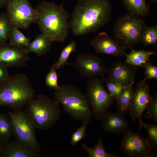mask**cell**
Masks as SVG:
<instances>
[{"instance_id": "16", "label": "cell", "mask_w": 157, "mask_h": 157, "mask_svg": "<svg viewBox=\"0 0 157 157\" xmlns=\"http://www.w3.org/2000/svg\"><path fill=\"white\" fill-rule=\"evenodd\" d=\"M101 121L103 129L107 132L119 135L129 129V123L124 113L119 111L114 113L107 112Z\"/></svg>"}, {"instance_id": "12", "label": "cell", "mask_w": 157, "mask_h": 157, "mask_svg": "<svg viewBox=\"0 0 157 157\" xmlns=\"http://www.w3.org/2000/svg\"><path fill=\"white\" fill-rule=\"evenodd\" d=\"M150 90L148 84L143 79L136 84L133 89V99L129 111L132 121L138 120L139 131L144 123L141 120L142 115L151 98Z\"/></svg>"}, {"instance_id": "30", "label": "cell", "mask_w": 157, "mask_h": 157, "mask_svg": "<svg viewBox=\"0 0 157 157\" xmlns=\"http://www.w3.org/2000/svg\"><path fill=\"white\" fill-rule=\"evenodd\" d=\"M142 127L146 130V137L153 149H157V124H148L144 123Z\"/></svg>"}, {"instance_id": "11", "label": "cell", "mask_w": 157, "mask_h": 157, "mask_svg": "<svg viewBox=\"0 0 157 157\" xmlns=\"http://www.w3.org/2000/svg\"><path fill=\"white\" fill-rule=\"evenodd\" d=\"M78 73L89 79L103 76L107 69L101 58L94 55L81 53L76 57L74 64Z\"/></svg>"}, {"instance_id": "24", "label": "cell", "mask_w": 157, "mask_h": 157, "mask_svg": "<svg viewBox=\"0 0 157 157\" xmlns=\"http://www.w3.org/2000/svg\"><path fill=\"white\" fill-rule=\"evenodd\" d=\"M12 27L10 20L7 13H0V44L6 43L9 39Z\"/></svg>"}, {"instance_id": "2", "label": "cell", "mask_w": 157, "mask_h": 157, "mask_svg": "<svg viewBox=\"0 0 157 157\" xmlns=\"http://www.w3.org/2000/svg\"><path fill=\"white\" fill-rule=\"evenodd\" d=\"M35 8L38 12L35 23L42 33L53 42H65L68 35L69 15L63 4L59 5L44 0Z\"/></svg>"}, {"instance_id": "4", "label": "cell", "mask_w": 157, "mask_h": 157, "mask_svg": "<svg viewBox=\"0 0 157 157\" xmlns=\"http://www.w3.org/2000/svg\"><path fill=\"white\" fill-rule=\"evenodd\" d=\"M54 100L61 104L64 112L72 119L82 122L89 121L92 116L88 100L85 94L72 85H60L53 92Z\"/></svg>"}, {"instance_id": "37", "label": "cell", "mask_w": 157, "mask_h": 157, "mask_svg": "<svg viewBox=\"0 0 157 157\" xmlns=\"http://www.w3.org/2000/svg\"><path fill=\"white\" fill-rule=\"evenodd\" d=\"M150 1L153 3H157V0H149Z\"/></svg>"}, {"instance_id": "26", "label": "cell", "mask_w": 157, "mask_h": 157, "mask_svg": "<svg viewBox=\"0 0 157 157\" xmlns=\"http://www.w3.org/2000/svg\"><path fill=\"white\" fill-rule=\"evenodd\" d=\"M157 26H147V25L144 30L141 42L144 46L154 45L157 47Z\"/></svg>"}, {"instance_id": "10", "label": "cell", "mask_w": 157, "mask_h": 157, "mask_svg": "<svg viewBox=\"0 0 157 157\" xmlns=\"http://www.w3.org/2000/svg\"><path fill=\"white\" fill-rule=\"evenodd\" d=\"M120 149L122 154L130 157H152L156 156L147 138L129 129L124 133Z\"/></svg>"}, {"instance_id": "25", "label": "cell", "mask_w": 157, "mask_h": 157, "mask_svg": "<svg viewBox=\"0 0 157 157\" xmlns=\"http://www.w3.org/2000/svg\"><path fill=\"white\" fill-rule=\"evenodd\" d=\"M9 44L16 47L23 48L30 42V38L26 37L18 28L13 27L9 38Z\"/></svg>"}, {"instance_id": "27", "label": "cell", "mask_w": 157, "mask_h": 157, "mask_svg": "<svg viewBox=\"0 0 157 157\" xmlns=\"http://www.w3.org/2000/svg\"><path fill=\"white\" fill-rule=\"evenodd\" d=\"M76 48V42L72 41L63 49L58 60L56 62V69L63 68L65 64H67V60L69 55L72 52H75Z\"/></svg>"}, {"instance_id": "22", "label": "cell", "mask_w": 157, "mask_h": 157, "mask_svg": "<svg viewBox=\"0 0 157 157\" xmlns=\"http://www.w3.org/2000/svg\"><path fill=\"white\" fill-rule=\"evenodd\" d=\"M12 135V126L9 116L0 113V140L4 143L10 140Z\"/></svg>"}, {"instance_id": "7", "label": "cell", "mask_w": 157, "mask_h": 157, "mask_svg": "<svg viewBox=\"0 0 157 157\" xmlns=\"http://www.w3.org/2000/svg\"><path fill=\"white\" fill-rule=\"evenodd\" d=\"M12 123L13 135L15 140L40 152V146L36 138V128L26 110L9 111Z\"/></svg>"}, {"instance_id": "9", "label": "cell", "mask_w": 157, "mask_h": 157, "mask_svg": "<svg viewBox=\"0 0 157 157\" xmlns=\"http://www.w3.org/2000/svg\"><path fill=\"white\" fill-rule=\"evenodd\" d=\"M6 7L13 27L26 30L35 23L38 12L28 0H9Z\"/></svg>"}, {"instance_id": "19", "label": "cell", "mask_w": 157, "mask_h": 157, "mask_svg": "<svg viewBox=\"0 0 157 157\" xmlns=\"http://www.w3.org/2000/svg\"><path fill=\"white\" fill-rule=\"evenodd\" d=\"M122 3L130 14L141 17L149 15L150 6L145 0H122Z\"/></svg>"}, {"instance_id": "15", "label": "cell", "mask_w": 157, "mask_h": 157, "mask_svg": "<svg viewBox=\"0 0 157 157\" xmlns=\"http://www.w3.org/2000/svg\"><path fill=\"white\" fill-rule=\"evenodd\" d=\"M106 80L110 82L119 81L124 85L134 83L136 75V68L120 61H117L107 69Z\"/></svg>"}, {"instance_id": "1", "label": "cell", "mask_w": 157, "mask_h": 157, "mask_svg": "<svg viewBox=\"0 0 157 157\" xmlns=\"http://www.w3.org/2000/svg\"><path fill=\"white\" fill-rule=\"evenodd\" d=\"M111 14L109 0H79L71 15L69 28L76 36L96 32L110 22Z\"/></svg>"}, {"instance_id": "3", "label": "cell", "mask_w": 157, "mask_h": 157, "mask_svg": "<svg viewBox=\"0 0 157 157\" xmlns=\"http://www.w3.org/2000/svg\"><path fill=\"white\" fill-rule=\"evenodd\" d=\"M28 77L24 74L9 75L0 84V106L13 111L22 110L35 96Z\"/></svg>"}, {"instance_id": "14", "label": "cell", "mask_w": 157, "mask_h": 157, "mask_svg": "<svg viewBox=\"0 0 157 157\" xmlns=\"http://www.w3.org/2000/svg\"><path fill=\"white\" fill-rule=\"evenodd\" d=\"M31 60L24 47H18L9 43L0 44V62L8 67H22Z\"/></svg>"}, {"instance_id": "6", "label": "cell", "mask_w": 157, "mask_h": 157, "mask_svg": "<svg viewBox=\"0 0 157 157\" xmlns=\"http://www.w3.org/2000/svg\"><path fill=\"white\" fill-rule=\"evenodd\" d=\"M142 17L129 13L118 18L113 27L114 39L126 49L141 42L143 33L146 26Z\"/></svg>"}, {"instance_id": "17", "label": "cell", "mask_w": 157, "mask_h": 157, "mask_svg": "<svg viewBox=\"0 0 157 157\" xmlns=\"http://www.w3.org/2000/svg\"><path fill=\"white\" fill-rule=\"evenodd\" d=\"M40 152L17 141L9 140L4 143L1 157H37Z\"/></svg>"}, {"instance_id": "18", "label": "cell", "mask_w": 157, "mask_h": 157, "mask_svg": "<svg viewBox=\"0 0 157 157\" xmlns=\"http://www.w3.org/2000/svg\"><path fill=\"white\" fill-rule=\"evenodd\" d=\"M53 42L49 37L41 33L38 35L24 48L28 53L33 52L41 57L49 51Z\"/></svg>"}, {"instance_id": "28", "label": "cell", "mask_w": 157, "mask_h": 157, "mask_svg": "<svg viewBox=\"0 0 157 157\" xmlns=\"http://www.w3.org/2000/svg\"><path fill=\"white\" fill-rule=\"evenodd\" d=\"M56 62L51 66L49 73L46 75L45 84L49 89L54 90L60 87L58 83V75L56 72Z\"/></svg>"}, {"instance_id": "23", "label": "cell", "mask_w": 157, "mask_h": 157, "mask_svg": "<svg viewBox=\"0 0 157 157\" xmlns=\"http://www.w3.org/2000/svg\"><path fill=\"white\" fill-rule=\"evenodd\" d=\"M83 149L86 152L89 157H119L115 153H109L105 150L103 141L101 138L98 139L96 144L92 147L84 144L82 145Z\"/></svg>"}, {"instance_id": "34", "label": "cell", "mask_w": 157, "mask_h": 157, "mask_svg": "<svg viewBox=\"0 0 157 157\" xmlns=\"http://www.w3.org/2000/svg\"><path fill=\"white\" fill-rule=\"evenodd\" d=\"M5 64L0 62V84L4 82L9 76L7 68Z\"/></svg>"}, {"instance_id": "29", "label": "cell", "mask_w": 157, "mask_h": 157, "mask_svg": "<svg viewBox=\"0 0 157 157\" xmlns=\"http://www.w3.org/2000/svg\"><path fill=\"white\" fill-rule=\"evenodd\" d=\"M146 108L147 111L145 117L149 119L157 124V93L155 92L151 96Z\"/></svg>"}, {"instance_id": "33", "label": "cell", "mask_w": 157, "mask_h": 157, "mask_svg": "<svg viewBox=\"0 0 157 157\" xmlns=\"http://www.w3.org/2000/svg\"><path fill=\"white\" fill-rule=\"evenodd\" d=\"M144 68L145 77L143 79L146 81L152 79H157V67L154 65L149 60L142 65Z\"/></svg>"}, {"instance_id": "36", "label": "cell", "mask_w": 157, "mask_h": 157, "mask_svg": "<svg viewBox=\"0 0 157 157\" xmlns=\"http://www.w3.org/2000/svg\"><path fill=\"white\" fill-rule=\"evenodd\" d=\"M4 143L0 140V156Z\"/></svg>"}, {"instance_id": "38", "label": "cell", "mask_w": 157, "mask_h": 157, "mask_svg": "<svg viewBox=\"0 0 157 157\" xmlns=\"http://www.w3.org/2000/svg\"><path fill=\"white\" fill-rule=\"evenodd\" d=\"M78 1L79 0H77Z\"/></svg>"}, {"instance_id": "21", "label": "cell", "mask_w": 157, "mask_h": 157, "mask_svg": "<svg viewBox=\"0 0 157 157\" xmlns=\"http://www.w3.org/2000/svg\"><path fill=\"white\" fill-rule=\"evenodd\" d=\"M133 84L129 85L125 88L116 100L118 111L124 114L129 110L131 103Z\"/></svg>"}, {"instance_id": "31", "label": "cell", "mask_w": 157, "mask_h": 157, "mask_svg": "<svg viewBox=\"0 0 157 157\" xmlns=\"http://www.w3.org/2000/svg\"><path fill=\"white\" fill-rule=\"evenodd\" d=\"M102 77L106 82L105 86L107 88L108 91L115 100H116L122 91L129 85H124L119 81L108 82L104 76Z\"/></svg>"}, {"instance_id": "5", "label": "cell", "mask_w": 157, "mask_h": 157, "mask_svg": "<svg viewBox=\"0 0 157 157\" xmlns=\"http://www.w3.org/2000/svg\"><path fill=\"white\" fill-rule=\"evenodd\" d=\"M59 104L54 99L41 94L30 101L26 106V111L36 129H48L54 126L60 118Z\"/></svg>"}, {"instance_id": "8", "label": "cell", "mask_w": 157, "mask_h": 157, "mask_svg": "<svg viewBox=\"0 0 157 157\" xmlns=\"http://www.w3.org/2000/svg\"><path fill=\"white\" fill-rule=\"evenodd\" d=\"M104 80L95 77L89 80L85 95L90 106L92 115L101 120L115 100L104 88Z\"/></svg>"}, {"instance_id": "32", "label": "cell", "mask_w": 157, "mask_h": 157, "mask_svg": "<svg viewBox=\"0 0 157 157\" xmlns=\"http://www.w3.org/2000/svg\"><path fill=\"white\" fill-rule=\"evenodd\" d=\"M89 121H85L83 122L82 125L72 134L70 142L72 146H76L79 141L85 137Z\"/></svg>"}, {"instance_id": "13", "label": "cell", "mask_w": 157, "mask_h": 157, "mask_svg": "<svg viewBox=\"0 0 157 157\" xmlns=\"http://www.w3.org/2000/svg\"><path fill=\"white\" fill-rule=\"evenodd\" d=\"M90 44L97 53L118 57L126 54V49L105 32L99 33L91 40Z\"/></svg>"}, {"instance_id": "20", "label": "cell", "mask_w": 157, "mask_h": 157, "mask_svg": "<svg viewBox=\"0 0 157 157\" xmlns=\"http://www.w3.org/2000/svg\"><path fill=\"white\" fill-rule=\"evenodd\" d=\"M131 49V52L125 55L126 57L125 63L135 67H142L144 63L149 60L151 56L156 55L154 51L138 50L132 48Z\"/></svg>"}, {"instance_id": "35", "label": "cell", "mask_w": 157, "mask_h": 157, "mask_svg": "<svg viewBox=\"0 0 157 157\" xmlns=\"http://www.w3.org/2000/svg\"><path fill=\"white\" fill-rule=\"evenodd\" d=\"M9 0H0V8L6 7Z\"/></svg>"}]
</instances>
